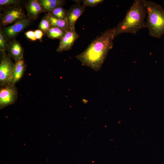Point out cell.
I'll list each match as a JSON object with an SVG mask.
<instances>
[{
	"mask_svg": "<svg viewBox=\"0 0 164 164\" xmlns=\"http://www.w3.org/2000/svg\"><path fill=\"white\" fill-rule=\"evenodd\" d=\"M142 1L147 14L146 28L151 36L160 39L164 34V9L154 2Z\"/></svg>",
	"mask_w": 164,
	"mask_h": 164,
	"instance_id": "3957f363",
	"label": "cell"
},
{
	"mask_svg": "<svg viewBox=\"0 0 164 164\" xmlns=\"http://www.w3.org/2000/svg\"><path fill=\"white\" fill-rule=\"evenodd\" d=\"M30 19L25 18L19 20L12 25L5 27L3 32L7 38L12 39L22 31L29 24Z\"/></svg>",
	"mask_w": 164,
	"mask_h": 164,
	"instance_id": "ba28073f",
	"label": "cell"
},
{
	"mask_svg": "<svg viewBox=\"0 0 164 164\" xmlns=\"http://www.w3.org/2000/svg\"><path fill=\"white\" fill-rule=\"evenodd\" d=\"M45 16L49 21L51 27H57L67 31L70 30L66 19H58L53 17L48 13Z\"/></svg>",
	"mask_w": 164,
	"mask_h": 164,
	"instance_id": "4fadbf2b",
	"label": "cell"
},
{
	"mask_svg": "<svg viewBox=\"0 0 164 164\" xmlns=\"http://www.w3.org/2000/svg\"><path fill=\"white\" fill-rule=\"evenodd\" d=\"M147 11L142 0H135L127 11L123 19L114 27V38L124 33L136 34L146 28Z\"/></svg>",
	"mask_w": 164,
	"mask_h": 164,
	"instance_id": "7a4b0ae2",
	"label": "cell"
},
{
	"mask_svg": "<svg viewBox=\"0 0 164 164\" xmlns=\"http://www.w3.org/2000/svg\"><path fill=\"white\" fill-rule=\"evenodd\" d=\"M26 18L22 9L18 6H15L7 9L2 14L1 24L6 26Z\"/></svg>",
	"mask_w": 164,
	"mask_h": 164,
	"instance_id": "8992f818",
	"label": "cell"
},
{
	"mask_svg": "<svg viewBox=\"0 0 164 164\" xmlns=\"http://www.w3.org/2000/svg\"><path fill=\"white\" fill-rule=\"evenodd\" d=\"M84 5L85 6H88L91 7H94L98 4L103 2V0H82Z\"/></svg>",
	"mask_w": 164,
	"mask_h": 164,
	"instance_id": "d6986e66",
	"label": "cell"
},
{
	"mask_svg": "<svg viewBox=\"0 0 164 164\" xmlns=\"http://www.w3.org/2000/svg\"><path fill=\"white\" fill-rule=\"evenodd\" d=\"M26 36L32 41H35L37 39L35 38L34 31H28L25 33Z\"/></svg>",
	"mask_w": 164,
	"mask_h": 164,
	"instance_id": "44dd1931",
	"label": "cell"
},
{
	"mask_svg": "<svg viewBox=\"0 0 164 164\" xmlns=\"http://www.w3.org/2000/svg\"><path fill=\"white\" fill-rule=\"evenodd\" d=\"M20 1L16 0H0V5L2 6L16 5L19 3Z\"/></svg>",
	"mask_w": 164,
	"mask_h": 164,
	"instance_id": "ffe728a7",
	"label": "cell"
},
{
	"mask_svg": "<svg viewBox=\"0 0 164 164\" xmlns=\"http://www.w3.org/2000/svg\"><path fill=\"white\" fill-rule=\"evenodd\" d=\"M7 37L3 31H0V52L7 50L8 44L7 42Z\"/></svg>",
	"mask_w": 164,
	"mask_h": 164,
	"instance_id": "e0dca14e",
	"label": "cell"
},
{
	"mask_svg": "<svg viewBox=\"0 0 164 164\" xmlns=\"http://www.w3.org/2000/svg\"><path fill=\"white\" fill-rule=\"evenodd\" d=\"M39 2L45 11L51 12L54 9L65 4V1L62 0H40Z\"/></svg>",
	"mask_w": 164,
	"mask_h": 164,
	"instance_id": "5bb4252c",
	"label": "cell"
},
{
	"mask_svg": "<svg viewBox=\"0 0 164 164\" xmlns=\"http://www.w3.org/2000/svg\"><path fill=\"white\" fill-rule=\"evenodd\" d=\"M34 32L35 37L36 39L41 40L43 34V31L39 29H38L35 30Z\"/></svg>",
	"mask_w": 164,
	"mask_h": 164,
	"instance_id": "7402d4cb",
	"label": "cell"
},
{
	"mask_svg": "<svg viewBox=\"0 0 164 164\" xmlns=\"http://www.w3.org/2000/svg\"><path fill=\"white\" fill-rule=\"evenodd\" d=\"M0 109L13 104L17 99L18 92L15 84L7 83L0 87Z\"/></svg>",
	"mask_w": 164,
	"mask_h": 164,
	"instance_id": "277c9868",
	"label": "cell"
},
{
	"mask_svg": "<svg viewBox=\"0 0 164 164\" xmlns=\"http://www.w3.org/2000/svg\"><path fill=\"white\" fill-rule=\"evenodd\" d=\"M27 14L30 19H35L42 12H46L39 1L30 0L26 5Z\"/></svg>",
	"mask_w": 164,
	"mask_h": 164,
	"instance_id": "7c38bea8",
	"label": "cell"
},
{
	"mask_svg": "<svg viewBox=\"0 0 164 164\" xmlns=\"http://www.w3.org/2000/svg\"><path fill=\"white\" fill-rule=\"evenodd\" d=\"M26 67V64L23 59L15 63L12 74L8 83L15 84L18 82L22 77Z\"/></svg>",
	"mask_w": 164,
	"mask_h": 164,
	"instance_id": "8fae6325",
	"label": "cell"
},
{
	"mask_svg": "<svg viewBox=\"0 0 164 164\" xmlns=\"http://www.w3.org/2000/svg\"><path fill=\"white\" fill-rule=\"evenodd\" d=\"M51 27V26L49 21L45 16L41 20L39 26V29L43 33H46Z\"/></svg>",
	"mask_w": 164,
	"mask_h": 164,
	"instance_id": "ac0fdd59",
	"label": "cell"
},
{
	"mask_svg": "<svg viewBox=\"0 0 164 164\" xmlns=\"http://www.w3.org/2000/svg\"><path fill=\"white\" fill-rule=\"evenodd\" d=\"M114 27L108 29L93 40L82 53L75 56L84 66L98 71L109 50L113 48Z\"/></svg>",
	"mask_w": 164,
	"mask_h": 164,
	"instance_id": "6da1fadb",
	"label": "cell"
},
{
	"mask_svg": "<svg viewBox=\"0 0 164 164\" xmlns=\"http://www.w3.org/2000/svg\"><path fill=\"white\" fill-rule=\"evenodd\" d=\"M1 52L0 85L2 86L9 82L12 74L15 63L5 51Z\"/></svg>",
	"mask_w": 164,
	"mask_h": 164,
	"instance_id": "5b68a950",
	"label": "cell"
},
{
	"mask_svg": "<svg viewBox=\"0 0 164 164\" xmlns=\"http://www.w3.org/2000/svg\"><path fill=\"white\" fill-rule=\"evenodd\" d=\"M67 31L57 27H51L46 33L48 37L50 39H60L65 34Z\"/></svg>",
	"mask_w": 164,
	"mask_h": 164,
	"instance_id": "9a60e30c",
	"label": "cell"
},
{
	"mask_svg": "<svg viewBox=\"0 0 164 164\" xmlns=\"http://www.w3.org/2000/svg\"><path fill=\"white\" fill-rule=\"evenodd\" d=\"M81 3H76L67 11L66 19L70 29H75L76 22L85 10L86 6L80 5Z\"/></svg>",
	"mask_w": 164,
	"mask_h": 164,
	"instance_id": "9c48e42d",
	"label": "cell"
},
{
	"mask_svg": "<svg viewBox=\"0 0 164 164\" xmlns=\"http://www.w3.org/2000/svg\"><path fill=\"white\" fill-rule=\"evenodd\" d=\"M8 55L16 63L23 59L24 50L19 42L15 40L10 41L8 44Z\"/></svg>",
	"mask_w": 164,
	"mask_h": 164,
	"instance_id": "30bf717a",
	"label": "cell"
},
{
	"mask_svg": "<svg viewBox=\"0 0 164 164\" xmlns=\"http://www.w3.org/2000/svg\"><path fill=\"white\" fill-rule=\"evenodd\" d=\"M79 36L75 29L67 31L64 35L60 39L59 45L56 51L61 52L70 50Z\"/></svg>",
	"mask_w": 164,
	"mask_h": 164,
	"instance_id": "52a82bcc",
	"label": "cell"
},
{
	"mask_svg": "<svg viewBox=\"0 0 164 164\" xmlns=\"http://www.w3.org/2000/svg\"><path fill=\"white\" fill-rule=\"evenodd\" d=\"M67 11L62 6H59L49 13L53 17L60 19H66Z\"/></svg>",
	"mask_w": 164,
	"mask_h": 164,
	"instance_id": "2e32d148",
	"label": "cell"
}]
</instances>
